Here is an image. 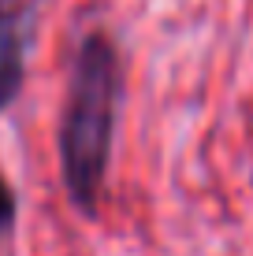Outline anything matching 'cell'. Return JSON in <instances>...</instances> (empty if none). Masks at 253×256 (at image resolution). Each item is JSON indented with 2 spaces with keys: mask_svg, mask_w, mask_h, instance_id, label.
<instances>
[{
  "mask_svg": "<svg viewBox=\"0 0 253 256\" xmlns=\"http://www.w3.org/2000/svg\"><path fill=\"white\" fill-rule=\"evenodd\" d=\"M119 93H123V70H119L116 41L104 30L86 34L75 56L64 119H60V174L67 197L82 212H97V200L104 193Z\"/></svg>",
  "mask_w": 253,
  "mask_h": 256,
  "instance_id": "cell-1",
  "label": "cell"
},
{
  "mask_svg": "<svg viewBox=\"0 0 253 256\" xmlns=\"http://www.w3.org/2000/svg\"><path fill=\"white\" fill-rule=\"evenodd\" d=\"M34 34V0H0V112L19 96Z\"/></svg>",
  "mask_w": 253,
  "mask_h": 256,
  "instance_id": "cell-2",
  "label": "cell"
},
{
  "mask_svg": "<svg viewBox=\"0 0 253 256\" xmlns=\"http://www.w3.org/2000/svg\"><path fill=\"white\" fill-rule=\"evenodd\" d=\"M15 216H19V200H15L12 182H8L4 171H0V234H8L15 226Z\"/></svg>",
  "mask_w": 253,
  "mask_h": 256,
  "instance_id": "cell-3",
  "label": "cell"
}]
</instances>
